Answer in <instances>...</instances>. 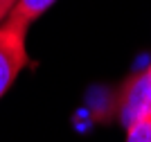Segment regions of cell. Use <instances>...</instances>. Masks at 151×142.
Here are the masks:
<instances>
[{
    "label": "cell",
    "instance_id": "1",
    "mask_svg": "<svg viewBox=\"0 0 151 142\" xmlns=\"http://www.w3.org/2000/svg\"><path fill=\"white\" fill-rule=\"evenodd\" d=\"M27 61V30L5 20L0 25V97L12 88Z\"/></svg>",
    "mask_w": 151,
    "mask_h": 142
},
{
    "label": "cell",
    "instance_id": "5",
    "mask_svg": "<svg viewBox=\"0 0 151 142\" xmlns=\"http://www.w3.org/2000/svg\"><path fill=\"white\" fill-rule=\"evenodd\" d=\"M18 2H20V0H0V25L9 18V14L16 9Z\"/></svg>",
    "mask_w": 151,
    "mask_h": 142
},
{
    "label": "cell",
    "instance_id": "2",
    "mask_svg": "<svg viewBox=\"0 0 151 142\" xmlns=\"http://www.w3.org/2000/svg\"><path fill=\"white\" fill-rule=\"evenodd\" d=\"M151 117V66L131 74L117 97V120L126 129Z\"/></svg>",
    "mask_w": 151,
    "mask_h": 142
},
{
    "label": "cell",
    "instance_id": "4",
    "mask_svg": "<svg viewBox=\"0 0 151 142\" xmlns=\"http://www.w3.org/2000/svg\"><path fill=\"white\" fill-rule=\"evenodd\" d=\"M126 142H151V117L126 129Z\"/></svg>",
    "mask_w": 151,
    "mask_h": 142
},
{
    "label": "cell",
    "instance_id": "3",
    "mask_svg": "<svg viewBox=\"0 0 151 142\" xmlns=\"http://www.w3.org/2000/svg\"><path fill=\"white\" fill-rule=\"evenodd\" d=\"M54 2L57 0H20L18 5H16V9L9 14L7 20L18 25V27H23V30H29V25L36 18H41Z\"/></svg>",
    "mask_w": 151,
    "mask_h": 142
}]
</instances>
